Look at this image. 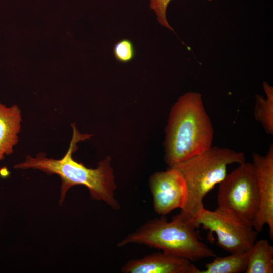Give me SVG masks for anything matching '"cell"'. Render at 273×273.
I'll use <instances>...</instances> for the list:
<instances>
[{"mask_svg": "<svg viewBox=\"0 0 273 273\" xmlns=\"http://www.w3.org/2000/svg\"><path fill=\"white\" fill-rule=\"evenodd\" d=\"M197 228L179 214L171 221L165 218L147 222L118 243L122 247L130 243L143 244L161 249L163 252L192 262L215 257L214 251L199 238Z\"/></svg>", "mask_w": 273, "mask_h": 273, "instance_id": "cell-4", "label": "cell"}, {"mask_svg": "<svg viewBox=\"0 0 273 273\" xmlns=\"http://www.w3.org/2000/svg\"><path fill=\"white\" fill-rule=\"evenodd\" d=\"M214 130L201 94L188 92L172 107L165 128V161L169 167L212 146Z\"/></svg>", "mask_w": 273, "mask_h": 273, "instance_id": "cell-2", "label": "cell"}, {"mask_svg": "<svg viewBox=\"0 0 273 273\" xmlns=\"http://www.w3.org/2000/svg\"><path fill=\"white\" fill-rule=\"evenodd\" d=\"M245 162L244 152L211 146L204 152L171 166L178 170L186 185L187 197L179 214L192 222L203 208L205 197L226 176L228 167Z\"/></svg>", "mask_w": 273, "mask_h": 273, "instance_id": "cell-3", "label": "cell"}, {"mask_svg": "<svg viewBox=\"0 0 273 273\" xmlns=\"http://www.w3.org/2000/svg\"><path fill=\"white\" fill-rule=\"evenodd\" d=\"M21 121V112L17 105L7 107L0 102V162L13 153L19 142Z\"/></svg>", "mask_w": 273, "mask_h": 273, "instance_id": "cell-10", "label": "cell"}, {"mask_svg": "<svg viewBox=\"0 0 273 273\" xmlns=\"http://www.w3.org/2000/svg\"><path fill=\"white\" fill-rule=\"evenodd\" d=\"M246 273H272L273 247L266 239L256 241L246 253Z\"/></svg>", "mask_w": 273, "mask_h": 273, "instance_id": "cell-11", "label": "cell"}, {"mask_svg": "<svg viewBox=\"0 0 273 273\" xmlns=\"http://www.w3.org/2000/svg\"><path fill=\"white\" fill-rule=\"evenodd\" d=\"M263 87L266 98L260 95L255 96L254 116L260 122L265 132L273 134V87L264 81Z\"/></svg>", "mask_w": 273, "mask_h": 273, "instance_id": "cell-12", "label": "cell"}, {"mask_svg": "<svg viewBox=\"0 0 273 273\" xmlns=\"http://www.w3.org/2000/svg\"><path fill=\"white\" fill-rule=\"evenodd\" d=\"M113 54L118 61L126 63L131 61L135 57V49L131 40L123 39L114 45Z\"/></svg>", "mask_w": 273, "mask_h": 273, "instance_id": "cell-14", "label": "cell"}, {"mask_svg": "<svg viewBox=\"0 0 273 273\" xmlns=\"http://www.w3.org/2000/svg\"><path fill=\"white\" fill-rule=\"evenodd\" d=\"M124 273H200L192 261L165 252L131 260L122 268Z\"/></svg>", "mask_w": 273, "mask_h": 273, "instance_id": "cell-9", "label": "cell"}, {"mask_svg": "<svg viewBox=\"0 0 273 273\" xmlns=\"http://www.w3.org/2000/svg\"><path fill=\"white\" fill-rule=\"evenodd\" d=\"M246 253H230L225 257H215L213 261L205 265L200 273H241L247 268Z\"/></svg>", "mask_w": 273, "mask_h": 273, "instance_id": "cell-13", "label": "cell"}, {"mask_svg": "<svg viewBox=\"0 0 273 273\" xmlns=\"http://www.w3.org/2000/svg\"><path fill=\"white\" fill-rule=\"evenodd\" d=\"M253 166L259 197V208L253 223L255 230L261 232L265 225L273 239V144L265 155L254 153Z\"/></svg>", "mask_w": 273, "mask_h": 273, "instance_id": "cell-8", "label": "cell"}, {"mask_svg": "<svg viewBox=\"0 0 273 273\" xmlns=\"http://www.w3.org/2000/svg\"><path fill=\"white\" fill-rule=\"evenodd\" d=\"M192 223L197 228L202 226L214 232L217 244L230 253H246L256 241L258 234L252 223L219 207L214 211L203 208Z\"/></svg>", "mask_w": 273, "mask_h": 273, "instance_id": "cell-5", "label": "cell"}, {"mask_svg": "<svg viewBox=\"0 0 273 273\" xmlns=\"http://www.w3.org/2000/svg\"><path fill=\"white\" fill-rule=\"evenodd\" d=\"M172 0H150V7L154 11L158 21L162 26L173 31L166 17L167 7Z\"/></svg>", "mask_w": 273, "mask_h": 273, "instance_id": "cell-15", "label": "cell"}, {"mask_svg": "<svg viewBox=\"0 0 273 273\" xmlns=\"http://www.w3.org/2000/svg\"><path fill=\"white\" fill-rule=\"evenodd\" d=\"M219 184L218 207L227 209L253 224L259 208V197L252 163L244 162Z\"/></svg>", "mask_w": 273, "mask_h": 273, "instance_id": "cell-6", "label": "cell"}, {"mask_svg": "<svg viewBox=\"0 0 273 273\" xmlns=\"http://www.w3.org/2000/svg\"><path fill=\"white\" fill-rule=\"evenodd\" d=\"M154 211L163 216L181 209L187 197L185 181L176 169L169 167L165 171L153 173L149 179Z\"/></svg>", "mask_w": 273, "mask_h": 273, "instance_id": "cell-7", "label": "cell"}, {"mask_svg": "<svg viewBox=\"0 0 273 273\" xmlns=\"http://www.w3.org/2000/svg\"><path fill=\"white\" fill-rule=\"evenodd\" d=\"M73 135L69 147L65 154L59 159L49 158L44 153H38L35 157L28 155L23 162L14 165L15 169H34L49 175L57 174L61 178V187L59 203L62 204L69 189L76 185H83L89 191L93 199L102 201L114 210L120 208L115 199L116 189L113 169L109 156L100 161L96 168L87 167L73 158L77 149V143L89 139L91 134H81L75 124H72Z\"/></svg>", "mask_w": 273, "mask_h": 273, "instance_id": "cell-1", "label": "cell"}]
</instances>
